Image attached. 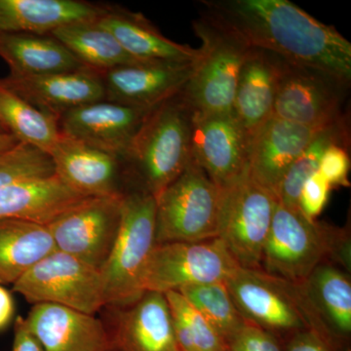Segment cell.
Here are the masks:
<instances>
[{"instance_id":"6da1fadb","label":"cell","mask_w":351,"mask_h":351,"mask_svg":"<svg viewBox=\"0 0 351 351\" xmlns=\"http://www.w3.org/2000/svg\"><path fill=\"white\" fill-rule=\"evenodd\" d=\"M205 12L252 48L351 82V43L288 0H204Z\"/></svg>"},{"instance_id":"7a4b0ae2","label":"cell","mask_w":351,"mask_h":351,"mask_svg":"<svg viewBox=\"0 0 351 351\" xmlns=\"http://www.w3.org/2000/svg\"><path fill=\"white\" fill-rule=\"evenodd\" d=\"M244 319L274 336L313 332L332 350L339 339L328 327L307 294L304 283L270 276L265 270L239 267L225 281Z\"/></svg>"},{"instance_id":"3957f363","label":"cell","mask_w":351,"mask_h":351,"mask_svg":"<svg viewBox=\"0 0 351 351\" xmlns=\"http://www.w3.org/2000/svg\"><path fill=\"white\" fill-rule=\"evenodd\" d=\"M332 262L350 269L348 230L311 221L299 209L277 202L263 248L262 269L270 276L302 283L316 267Z\"/></svg>"},{"instance_id":"277c9868","label":"cell","mask_w":351,"mask_h":351,"mask_svg":"<svg viewBox=\"0 0 351 351\" xmlns=\"http://www.w3.org/2000/svg\"><path fill=\"white\" fill-rule=\"evenodd\" d=\"M193 110L182 93L149 112L132 141L123 162L138 180L136 191L156 197L191 160Z\"/></svg>"},{"instance_id":"5b68a950","label":"cell","mask_w":351,"mask_h":351,"mask_svg":"<svg viewBox=\"0 0 351 351\" xmlns=\"http://www.w3.org/2000/svg\"><path fill=\"white\" fill-rule=\"evenodd\" d=\"M193 27L202 45L182 97L193 112H230L240 71L252 47L205 11Z\"/></svg>"},{"instance_id":"8992f818","label":"cell","mask_w":351,"mask_h":351,"mask_svg":"<svg viewBox=\"0 0 351 351\" xmlns=\"http://www.w3.org/2000/svg\"><path fill=\"white\" fill-rule=\"evenodd\" d=\"M156 245V198L134 191L124 195L117 239L100 269L106 306L125 308L145 294L143 271Z\"/></svg>"},{"instance_id":"52a82bcc","label":"cell","mask_w":351,"mask_h":351,"mask_svg":"<svg viewBox=\"0 0 351 351\" xmlns=\"http://www.w3.org/2000/svg\"><path fill=\"white\" fill-rule=\"evenodd\" d=\"M221 189L191 160L156 197V244L218 237Z\"/></svg>"},{"instance_id":"ba28073f","label":"cell","mask_w":351,"mask_h":351,"mask_svg":"<svg viewBox=\"0 0 351 351\" xmlns=\"http://www.w3.org/2000/svg\"><path fill=\"white\" fill-rule=\"evenodd\" d=\"M277 200L248 172L232 186L221 189L218 237L243 269H262Z\"/></svg>"},{"instance_id":"9c48e42d","label":"cell","mask_w":351,"mask_h":351,"mask_svg":"<svg viewBox=\"0 0 351 351\" xmlns=\"http://www.w3.org/2000/svg\"><path fill=\"white\" fill-rule=\"evenodd\" d=\"M239 265L219 239L156 244L143 271V292L165 294L186 286L225 282Z\"/></svg>"},{"instance_id":"30bf717a","label":"cell","mask_w":351,"mask_h":351,"mask_svg":"<svg viewBox=\"0 0 351 351\" xmlns=\"http://www.w3.org/2000/svg\"><path fill=\"white\" fill-rule=\"evenodd\" d=\"M31 304H49L95 315L106 306L100 270L55 251L13 284Z\"/></svg>"},{"instance_id":"8fae6325","label":"cell","mask_w":351,"mask_h":351,"mask_svg":"<svg viewBox=\"0 0 351 351\" xmlns=\"http://www.w3.org/2000/svg\"><path fill=\"white\" fill-rule=\"evenodd\" d=\"M350 86L325 71L281 58L271 117L306 126L329 125L350 113L345 108Z\"/></svg>"},{"instance_id":"7c38bea8","label":"cell","mask_w":351,"mask_h":351,"mask_svg":"<svg viewBox=\"0 0 351 351\" xmlns=\"http://www.w3.org/2000/svg\"><path fill=\"white\" fill-rule=\"evenodd\" d=\"M124 193L84 198L47 226L58 251L100 270L121 223Z\"/></svg>"},{"instance_id":"4fadbf2b","label":"cell","mask_w":351,"mask_h":351,"mask_svg":"<svg viewBox=\"0 0 351 351\" xmlns=\"http://www.w3.org/2000/svg\"><path fill=\"white\" fill-rule=\"evenodd\" d=\"M252 138L232 110L193 112L191 160L225 189L248 172Z\"/></svg>"},{"instance_id":"5bb4252c","label":"cell","mask_w":351,"mask_h":351,"mask_svg":"<svg viewBox=\"0 0 351 351\" xmlns=\"http://www.w3.org/2000/svg\"><path fill=\"white\" fill-rule=\"evenodd\" d=\"M193 64L145 62L110 69L101 73L105 100L149 112L181 93Z\"/></svg>"},{"instance_id":"9a60e30c","label":"cell","mask_w":351,"mask_h":351,"mask_svg":"<svg viewBox=\"0 0 351 351\" xmlns=\"http://www.w3.org/2000/svg\"><path fill=\"white\" fill-rule=\"evenodd\" d=\"M149 112L104 100L64 113L59 119V126L64 135L108 152L123 162Z\"/></svg>"},{"instance_id":"2e32d148","label":"cell","mask_w":351,"mask_h":351,"mask_svg":"<svg viewBox=\"0 0 351 351\" xmlns=\"http://www.w3.org/2000/svg\"><path fill=\"white\" fill-rule=\"evenodd\" d=\"M0 84L58 119L69 110L105 100L101 73L88 68L31 77L8 75Z\"/></svg>"},{"instance_id":"e0dca14e","label":"cell","mask_w":351,"mask_h":351,"mask_svg":"<svg viewBox=\"0 0 351 351\" xmlns=\"http://www.w3.org/2000/svg\"><path fill=\"white\" fill-rule=\"evenodd\" d=\"M324 127L302 125L270 117L252 138L249 163L252 179L276 198L284 176Z\"/></svg>"},{"instance_id":"ac0fdd59","label":"cell","mask_w":351,"mask_h":351,"mask_svg":"<svg viewBox=\"0 0 351 351\" xmlns=\"http://www.w3.org/2000/svg\"><path fill=\"white\" fill-rule=\"evenodd\" d=\"M45 351H112L99 318L56 304H34L25 318Z\"/></svg>"},{"instance_id":"d6986e66","label":"cell","mask_w":351,"mask_h":351,"mask_svg":"<svg viewBox=\"0 0 351 351\" xmlns=\"http://www.w3.org/2000/svg\"><path fill=\"white\" fill-rule=\"evenodd\" d=\"M50 156L55 174L69 188L84 197L120 193L117 179L121 160L62 134Z\"/></svg>"},{"instance_id":"ffe728a7","label":"cell","mask_w":351,"mask_h":351,"mask_svg":"<svg viewBox=\"0 0 351 351\" xmlns=\"http://www.w3.org/2000/svg\"><path fill=\"white\" fill-rule=\"evenodd\" d=\"M84 198L56 174L20 180L0 189V221L47 226Z\"/></svg>"},{"instance_id":"44dd1931","label":"cell","mask_w":351,"mask_h":351,"mask_svg":"<svg viewBox=\"0 0 351 351\" xmlns=\"http://www.w3.org/2000/svg\"><path fill=\"white\" fill-rule=\"evenodd\" d=\"M112 339V351H176L172 315L162 293L145 292L121 308Z\"/></svg>"},{"instance_id":"7402d4cb","label":"cell","mask_w":351,"mask_h":351,"mask_svg":"<svg viewBox=\"0 0 351 351\" xmlns=\"http://www.w3.org/2000/svg\"><path fill=\"white\" fill-rule=\"evenodd\" d=\"M281 58L251 48L240 71L232 103V112L253 137L271 117L280 76Z\"/></svg>"},{"instance_id":"603a6c76","label":"cell","mask_w":351,"mask_h":351,"mask_svg":"<svg viewBox=\"0 0 351 351\" xmlns=\"http://www.w3.org/2000/svg\"><path fill=\"white\" fill-rule=\"evenodd\" d=\"M97 22L114 36L132 57L144 62L193 63L199 51L164 36L143 14L105 9Z\"/></svg>"},{"instance_id":"cb8c5ba5","label":"cell","mask_w":351,"mask_h":351,"mask_svg":"<svg viewBox=\"0 0 351 351\" xmlns=\"http://www.w3.org/2000/svg\"><path fill=\"white\" fill-rule=\"evenodd\" d=\"M104 11L80 0H0V34L50 36L64 25L97 19Z\"/></svg>"},{"instance_id":"d4e9b609","label":"cell","mask_w":351,"mask_h":351,"mask_svg":"<svg viewBox=\"0 0 351 351\" xmlns=\"http://www.w3.org/2000/svg\"><path fill=\"white\" fill-rule=\"evenodd\" d=\"M0 57L13 77H31L84 69L80 61L52 36L0 34Z\"/></svg>"},{"instance_id":"484cf974","label":"cell","mask_w":351,"mask_h":351,"mask_svg":"<svg viewBox=\"0 0 351 351\" xmlns=\"http://www.w3.org/2000/svg\"><path fill=\"white\" fill-rule=\"evenodd\" d=\"M56 250L47 226L22 221H0V285H13Z\"/></svg>"},{"instance_id":"4316f807","label":"cell","mask_w":351,"mask_h":351,"mask_svg":"<svg viewBox=\"0 0 351 351\" xmlns=\"http://www.w3.org/2000/svg\"><path fill=\"white\" fill-rule=\"evenodd\" d=\"M97 19L64 25L50 36L63 44L85 68L99 73L119 66L145 63L128 54Z\"/></svg>"},{"instance_id":"83f0119b","label":"cell","mask_w":351,"mask_h":351,"mask_svg":"<svg viewBox=\"0 0 351 351\" xmlns=\"http://www.w3.org/2000/svg\"><path fill=\"white\" fill-rule=\"evenodd\" d=\"M302 283L328 327L339 339L348 338L351 332L350 276L336 265L324 263Z\"/></svg>"},{"instance_id":"f1b7e54d","label":"cell","mask_w":351,"mask_h":351,"mask_svg":"<svg viewBox=\"0 0 351 351\" xmlns=\"http://www.w3.org/2000/svg\"><path fill=\"white\" fill-rule=\"evenodd\" d=\"M0 119L21 144L49 154L61 138L59 119L38 110L0 84Z\"/></svg>"},{"instance_id":"f546056e","label":"cell","mask_w":351,"mask_h":351,"mask_svg":"<svg viewBox=\"0 0 351 351\" xmlns=\"http://www.w3.org/2000/svg\"><path fill=\"white\" fill-rule=\"evenodd\" d=\"M341 145L350 149V113L322 129L291 166L277 189L276 200L283 206L299 209V196L304 182L319 170L328 147Z\"/></svg>"},{"instance_id":"4dcf8cb0","label":"cell","mask_w":351,"mask_h":351,"mask_svg":"<svg viewBox=\"0 0 351 351\" xmlns=\"http://www.w3.org/2000/svg\"><path fill=\"white\" fill-rule=\"evenodd\" d=\"M178 292L208 321L226 346L248 323L233 302L225 282L186 286Z\"/></svg>"},{"instance_id":"1f68e13d","label":"cell","mask_w":351,"mask_h":351,"mask_svg":"<svg viewBox=\"0 0 351 351\" xmlns=\"http://www.w3.org/2000/svg\"><path fill=\"white\" fill-rule=\"evenodd\" d=\"M176 341L182 351H228L226 341L178 291L166 292Z\"/></svg>"},{"instance_id":"d6a6232c","label":"cell","mask_w":351,"mask_h":351,"mask_svg":"<svg viewBox=\"0 0 351 351\" xmlns=\"http://www.w3.org/2000/svg\"><path fill=\"white\" fill-rule=\"evenodd\" d=\"M54 174L50 156L31 145L20 143L0 156V189L20 180Z\"/></svg>"},{"instance_id":"836d02e7","label":"cell","mask_w":351,"mask_h":351,"mask_svg":"<svg viewBox=\"0 0 351 351\" xmlns=\"http://www.w3.org/2000/svg\"><path fill=\"white\" fill-rule=\"evenodd\" d=\"M331 189L332 186L319 171L311 176L304 182L300 193L298 207L302 214L311 221H316L326 206Z\"/></svg>"},{"instance_id":"e575fe53","label":"cell","mask_w":351,"mask_h":351,"mask_svg":"<svg viewBox=\"0 0 351 351\" xmlns=\"http://www.w3.org/2000/svg\"><path fill=\"white\" fill-rule=\"evenodd\" d=\"M228 351H283L274 335L251 323L228 341Z\"/></svg>"},{"instance_id":"d590c367","label":"cell","mask_w":351,"mask_h":351,"mask_svg":"<svg viewBox=\"0 0 351 351\" xmlns=\"http://www.w3.org/2000/svg\"><path fill=\"white\" fill-rule=\"evenodd\" d=\"M350 170V149L341 145H331L321 159L319 172L332 188L350 186L348 174Z\"/></svg>"},{"instance_id":"8d00e7d4","label":"cell","mask_w":351,"mask_h":351,"mask_svg":"<svg viewBox=\"0 0 351 351\" xmlns=\"http://www.w3.org/2000/svg\"><path fill=\"white\" fill-rule=\"evenodd\" d=\"M12 351H45L22 316L16 318Z\"/></svg>"},{"instance_id":"74e56055","label":"cell","mask_w":351,"mask_h":351,"mask_svg":"<svg viewBox=\"0 0 351 351\" xmlns=\"http://www.w3.org/2000/svg\"><path fill=\"white\" fill-rule=\"evenodd\" d=\"M286 351H334L313 332H298L289 338Z\"/></svg>"},{"instance_id":"f35d334b","label":"cell","mask_w":351,"mask_h":351,"mask_svg":"<svg viewBox=\"0 0 351 351\" xmlns=\"http://www.w3.org/2000/svg\"><path fill=\"white\" fill-rule=\"evenodd\" d=\"M15 314L12 294L3 285H0V332L10 324Z\"/></svg>"},{"instance_id":"ab89813d","label":"cell","mask_w":351,"mask_h":351,"mask_svg":"<svg viewBox=\"0 0 351 351\" xmlns=\"http://www.w3.org/2000/svg\"><path fill=\"white\" fill-rule=\"evenodd\" d=\"M19 144V141L14 137L12 134L0 133V156L11 151L16 145Z\"/></svg>"},{"instance_id":"60d3db41","label":"cell","mask_w":351,"mask_h":351,"mask_svg":"<svg viewBox=\"0 0 351 351\" xmlns=\"http://www.w3.org/2000/svg\"><path fill=\"white\" fill-rule=\"evenodd\" d=\"M0 133H9V132L7 131L6 127L4 126L3 122L1 121V119H0Z\"/></svg>"},{"instance_id":"b9f144b4","label":"cell","mask_w":351,"mask_h":351,"mask_svg":"<svg viewBox=\"0 0 351 351\" xmlns=\"http://www.w3.org/2000/svg\"><path fill=\"white\" fill-rule=\"evenodd\" d=\"M176 351H182V350H180V348H178V350H176Z\"/></svg>"}]
</instances>
